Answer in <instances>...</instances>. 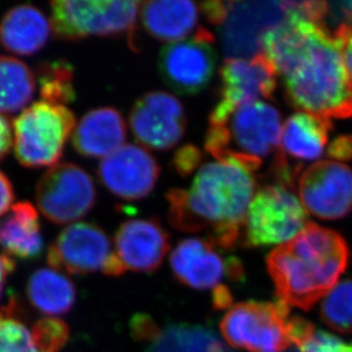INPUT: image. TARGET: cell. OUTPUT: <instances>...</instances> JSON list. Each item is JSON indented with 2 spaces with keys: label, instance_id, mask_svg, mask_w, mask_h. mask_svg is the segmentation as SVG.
Wrapping results in <instances>:
<instances>
[{
  "label": "cell",
  "instance_id": "6da1fadb",
  "mask_svg": "<svg viewBox=\"0 0 352 352\" xmlns=\"http://www.w3.org/2000/svg\"><path fill=\"white\" fill-rule=\"evenodd\" d=\"M263 54L283 78L292 107L329 120L352 117V81L325 24L293 13L265 34Z\"/></svg>",
  "mask_w": 352,
  "mask_h": 352
},
{
  "label": "cell",
  "instance_id": "7a4b0ae2",
  "mask_svg": "<svg viewBox=\"0 0 352 352\" xmlns=\"http://www.w3.org/2000/svg\"><path fill=\"white\" fill-rule=\"evenodd\" d=\"M256 193L253 173L244 166L225 161L206 163L190 188L166 193L170 225L184 233L206 232L220 250L233 249Z\"/></svg>",
  "mask_w": 352,
  "mask_h": 352
},
{
  "label": "cell",
  "instance_id": "3957f363",
  "mask_svg": "<svg viewBox=\"0 0 352 352\" xmlns=\"http://www.w3.org/2000/svg\"><path fill=\"white\" fill-rule=\"evenodd\" d=\"M349 246L339 233L310 223L267 256L276 296L289 306L311 309L346 272Z\"/></svg>",
  "mask_w": 352,
  "mask_h": 352
},
{
  "label": "cell",
  "instance_id": "277c9868",
  "mask_svg": "<svg viewBox=\"0 0 352 352\" xmlns=\"http://www.w3.org/2000/svg\"><path fill=\"white\" fill-rule=\"evenodd\" d=\"M282 133L278 110L268 103L246 104L223 122L209 126L204 147L217 161L233 162L254 173L277 151Z\"/></svg>",
  "mask_w": 352,
  "mask_h": 352
},
{
  "label": "cell",
  "instance_id": "5b68a950",
  "mask_svg": "<svg viewBox=\"0 0 352 352\" xmlns=\"http://www.w3.org/2000/svg\"><path fill=\"white\" fill-rule=\"evenodd\" d=\"M140 1L57 0L50 3V24L57 38L80 40L93 37H126L136 45Z\"/></svg>",
  "mask_w": 352,
  "mask_h": 352
},
{
  "label": "cell",
  "instance_id": "8992f818",
  "mask_svg": "<svg viewBox=\"0 0 352 352\" xmlns=\"http://www.w3.org/2000/svg\"><path fill=\"white\" fill-rule=\"evenodd\" d=\"M77 126L74 112L64 105L39 100L14 121V153L27 168L56 166Z\"/></svg>",
  "mask_w": 352,
  "mask_h": 352
},
{
  "label": "cell",
  "instance_id": "52a82bcc",
  "mask_svg": "<svg viewBox=\"0 0 352 352\" xmlns=\"http://www.w3.org/2000/svg\"><path fill=\"white\" fill-rule=\"evenodd\" d=\"M289 305L248 301L237 303L220 322L230 346L249 352H286L291 344Z\"/></svg>",
  "mask_w": 352,
  "mask_h": 352
},
{
  "label": "cell",
  "instance_id": "ba28073f",
  "mask_svg": "<svg viewBox=\"0 0 352 352\" xmlns=\"http://www.w3.org/2000/svg\"><path fill=\"white\" fill-rule=\"evenodd\" d=\"M47 263L71 275L102 273L118 277L126 272L110 236L93 223H74L62 230L50 244Z\"/></svg>",
  "mask_w": 352,
  "mask_h": 352
},
{
  "label": "cell",
  "instance_id": "9c48e42d",
  "mask_svg": "<svg viewBox=\"0 0 352 352\" xmlns=\"http://www.w3.org/2000/svg\"><path fill=\"white\" fill-rule=\"evenodd\" d=\"M307 225V211L289 187L282 184L263 187L256 192L246 214L245 245H283Z\"/></svg>",
  "mask_w": 352,
  "mask_h": 352
},
{
  "label": "cell",
  "instance_id": "30bf717a",
  "mask_svg": "<svg viewBox=\"0 0 352 352\" xmlns=\"http://www.w3.org/2000/svg\"><path fill=\"white\" fill-rule=\"evenodd\" d=\"M96 199L93 177L74 163L50 166L36 187L38 209L56 225L74 223L87 216Z\"/></svg>",
  "mask_w": 352,
  "mask_h": 352
},
{
  "label": "cell",
  "instance_id": "8fae6325",
  "mask_svg": "<svg viewBox=\"0 0 352 352\" xmlns=\"http://www.w3.org/2000/svg\"><path fill=\"white\" fill-rule=\"evenodd\" d=\"M291 16V1H227L220 39L230 58L263 54L265 34Z\"/></svg>",
  "mask_w": 352,
  "mask_h": 352
},
{
  "label": "cell",
  "instance_id": "7c38bea8",
  "mask_svg": "<svg viewBox=\"0 0 352 352\" xmlns=\"http://www.w3.org/2000/svg\"><path fill=\"white\" fill-rule=\"evenodd\" d=\"M216 67L214 37L204 28L188 39L168 43L157 60L163 82L184 96H193L206 89Z\"/></svg>",
  "mask_w": 352,
  "mask_h": 352
},
{
  "label": "cell",
  "instance_id": "4fadbf2b",
  "mask_svg": "<svg viewBox=\"0 0 352 352\" xmlns=\"http://www.w3.org/2000/svg\"><path fill=\"white\" fill-rule=\"evenodd\" d=\"M219 102L210 114L209 126L223 122L246 104L270 98L277 87V72L263 54L252 58H228L221 70Z\"/></svg>",
  "mask_w": 352,
  "mask_h": 352
},
{
  "label": "cell",
  "instance_id": "5bb4252c",
  "mask_svg": "<svg viewBox=\"0 0 352 352\" xmlns=\"http://www.w3.org/2000/svg\"><path fill=\"white\" fill-rule=\"evenodd\" d=\"M219 248L208 239L180 241L170 256L173 277L194 289L216 291L223 280L242 282L243 265L235 256H223Z\"/></svg>",
  "mask_w": 352,
  "mask_h": 352
},
{
  "label": "cell",
  "instance_id": "9a60e30c",
  "mask_svg": "<svg viewBox=\"0 0 352 352\" xmlns=\"http://www.w3.org/2000/svg\"><path fill=\"white\" fill-rule=\"evenodd\" d=\"M129 126L144 148L169 151L183 140L186 131L185 107L173 94L151 91L133 104Z\"/></svg>",
  "mask_w": 352,
  "mask_h": 352
},
{
  "label": "cell",
  "instance_id": "2e32d148",
  "mask_svg": "<svg viewBox=\"0 0 352 352\" xmlns=\"http://www.w3.org/2000/svg\"><path fill=\"white\" fill-rule=\"evenodd\" d=\"M298 186L303 208L319 219H341L352 210V169L342 162L314 163Z\"/></svg>",
  "mask_w": 352,
  "mask_h": 352
},
{
  "label": "cell",
  "instance_id": "e0dca14e",
  "mask_svg": "<svg viewBox=\"0 0 352 352\" xmlns=\"http://www.w3.org/2000/svg\"><path fill=\"white\" fill-rule=\"evenodd\" d=\"M161 166L152 154L135 144L123 145L102 160L97 168L100 183L123 201H140L153 192Z\"/></svg>",
  "mask_w": 352,
  "mask_h": 352
},
{
  "label": "cell",
  "instance_id": "ac0fdd59",
  "mask_svg": "<svg viewBox=\"0 0 352 352\" xmlns=\"http://www.w3.org/2000/svg\"><path fill=\"white\" fill-rule=\"evenodd\" d=\"M114 244L124 270L151 274L169 252L170 235L157 218H135L120 225Z\"/></svg>",
  "mask_w": 352,
  "mask_h": 352
},
{
  "label": "cell",
  "instance_id": "d6986e66",
  "mask_svg": "<svg viewBox=\"0 0 352 352\" xmlns=\"http://www.w3.org/2000/svg\"><path fill=\"white\" fill-rule=\"evenodd\" d=\"M126 124L120 111L112 107H97L87 112L78 123L72 144L80 155L105 159L124 145Z\"/></svg>",
  "mask_w": 352,
  "mask_h": 352
},
{
  "label": "cell",
  "instance_id": "ffe728a7",
  "mask_svg": "<svg viewBox=\"0 0 352 352\" xmlns=\"http://www.w3.org/2000/svg\"><path fill=\"white\" fill-rule=\"evenodd\" d=\"M199 3L188 0H154L140 5V21L151 37L173 43L195 34L199 28Z\"/></svg>",
  "mask_w": 352,
  "mask_h": 352
},
{
  "label": "cell",
  "instance_id": "44dd1931",
  "mask_svg": "<svg viewBox=\"0 0 352 352\" xmlns=\"http://www.w3.org/2000/svg\"><path fill=\"white\" fill-rule=\"evenodd\" d=\"M52 24L34 5L22 3L10 8L0 21V43L19 56H31L46 46Z\"/></svg>",
  "mask_w": 352,
  "mask_h": 352
},
{
  "label": "cell",
  "instance_id": "7402d4cb",
  "mask_svg": "<svg viewBox=\"0 0 352 352\" xmlns=\"http://www.w3.org/2000/svg\"><path fill=\"white\" fill-rule=\"evenodd\" d=\"M39 214L28 201L12 206L0 220V246L5 254L20 260H36L43 252Z\"/></svg>",
  "mask_w": 352,
  "mask_h": 352
},
{
  "label": "cell",
  "instance_id": "603a6c76",
  "mask_svg": "<svg viewBox=\"0 0 352 352\" xmlns=\"http://www.w3.org/2000/svg\"><path fill=\"white\" fill-rule=\"evenodd\" d=\"M331 120L307 112H298L286 120L280 133L279 153L298 161L322 157L329 143Z\"/></svg>",
  "mask_w": 352,
  "mask_h": 352
},
{
  "label": "cell",
  "instance_id": "cb8c5ba5",
  "mask_svg": "<svg viewBox=\"0 0 352 352\" xmlns=\"http://www.w3.org/2000/svg\"><path fill=\"white\" fill-rule=\"evenodd\" d=\"M27 294L31 305L46 315H64L76 303L77 289L74 282L55 270L41 268L28 280Z\"/></svg>",
  "mask_w": 352,
  "mask_h": 352
},
{
  "label": "cell",
  "instance_id": "d4e9b609",
  "mask_svg": "<svg viewBox=\"0 0 352 352\" xmlns=\"http://www.w3.org/2000/svg\"><path fill=\"white\" fill-rule=\"evenodd\" d=\"M145 352H232L202 326L173 324L159 329Z\"/></svg>",
  "mask_w": 352,
  "mask_h": 352
},
{
  "label": "cell",
  "instance_id": "484cf974",
  "mask_svg": "<svg viewBox=\"0 0 352 352\" xmlns=\"http://www.w3.org/2000/svg\"><path fill=\"white\" fill-rule=\"evenodd\" d=\"M34 91L36 78L30 67L15 57L0 56V114L23 110Z\"/></svg>",
  "mask_w": 352,
  "mask_h": 352
},
{
  "label": "cell",
  "instance_id": "4316f807",
  "mask_svg": "<svg viewBox=\"0 0 352 352\" xmlns=\"http://www.w3.org/2000/svg\"><path fill=\"white\" fill-rule=\"evenodd\" d=\"M36 79L39 83L40 96L48 103L64 105L76 100L74 71L72 64L65 60L40 63Z\"/></svg>",
  "mask_w": 352,
  "mask_h": 352
},
{
  "label": "cell",
  "instance_id": "83f0119b",
  "mask_svg": "<svg viewBox=\"0 0 352 352\" xmlns=\"http://www.w3.org/2000/svg\"><path fill=\"white\" fill-rule=\"evenodd\" d=\"M320 317L334 331L352 333V279L340 283L326 296Z\"/></svg>",
  "mask_w": 352,
  "mask_h": 352
},
{
  "label": "cell",
  "instance_id": "f1b7e54d",
  "mask_svg": "<svg viewBox=\"0 0 352 352\" xmlns=\"http://www.w3.org/2000/svg\"><path fill=\"white\" fill-rule=\"evenodd\" d=\"M10 303L0 311V352H39L30 329L13 315Z\"/></svg>",
  "mask_w": 352,
  "mask_h": 352
},
{
  "label": "cell",
  "instance_id": "f546056e",
  "mask_svg": "<svg viewBox=\"0 0 352 352\" xmlns=\"http://www.w3.org/2000/svg\"><path fill=\"white\" fill-rule=\"evenodd\" d=\"M39 352H60L67 344L70 329L58 318L39 319L31 329Z\"/></svg>",
  "mask_w": 352,
  "mask_h": 352
},
{
  "label": "cell",
  "instance_id": "4dcf8cb0",
  "mask_svg": "<svg viewBox=\"0 0 352 352\" xmlns=\"http://www.w3.org/2000/svg\"><path fill=\"white\" fill-rule=\"evenodd\" d=\"M299 349L300 352H352V342H346L331 333L315 331Z\"/></svg>",
  "mask_w": 352,
  "mask_h": 352
},
{
  "label": "cell",
  "instance_id": "1f68e13d",
  "mask_svg": "<svg viewBox=\"0 0 352 352\" xmlns=\"http://www.w3.org/2000/svg\"><path fill=\"white\" fill-rule=\"evenodd\" d=\"M202 157V153L197 147L194 145H185L180 147L173 155V169L176 170L180 176H190L201 164Z\"/></svg>",
  "mask_w": 352,
  "mask_h": 352
},
{
  "label": "cell",
  "instance_id": "d6a6232c",
  "mask_svg": "<svg viewBox=\"0 0 352 352\" xmlns=\"http://www.w3.org/2000/svg\"><path fill=\"white\" fill-rule=\"evenodd\" d=\"M334 37L339 43L346 70L352 81V22L341 24L336 29Z\"/></svg>",
  "mask_w": 352,
  "mask_h": 352
},
{
  "label": "cell",
  "instance_id": "836d02e7",
  "mask_svg": "<svg viewBox=\"0 0 352 352\" xmlns=\"http://www.w3.org/2000/svg\"><path fill=\"white\" fill-rule=\"evenodd\" d=\"M327 154L331 159L340 161H351L352 160V136L343 135L336 137L332 143L329 144Z\"/></svg>",
  "mask_w": 352,
  "mask_h": 352
},
{
  "label": "cell",
  "instance_id": "e575fe53",
  "mask_svg": "<svg viewBox=\"0 0 352 352\" xmlns=\"http://www.w3.org/2000/svg\"><path fill=\"white\" fill-rule=\"evenodd\" d=\"M15 194L13 185L8 179V177L3 171H0V218L12 209Z\"/></svg>",
  "mask_w": 352,
  "mask_h": 352
},
{
  "label": "cell",
  "instance_id": "d590c367",
  "mask_svg": "<svg viewBox=\"0 0 352 352\" xmlns=\"http://www.w3.org/2000/svg\"><path fill=\"white\" fill-rule=\"evenodd\" d=\"M13 130L10 123L3 114H0V160L6 157L13 146Z\"/></svg>",
  "mask_w": 352,
  "mask_h": 352
},
{
  "label": "cell",
  "instance_id": "8d00e7d4",
  "mask_svg": "<svg viewBox=\"0 0 352 352\" xmlns=\"http://www.w3.org/2000/svg\"><path fill=\"white\" fill-rule=\"evenodd\" d=\"M15 270V261L5 253H0V299L3 296V286L6 284L7 278Z\"/></svg>",
  "mask_w": 352,
  "mask_h": 352
},
{
  "label": "cell",
  "instance_id": "74e56055",
  "mask_svg": "<svg viewBox=\"0 0 352 352\" xmlns=\"http://www.w3.org/2000/svg\"><path fill=\"white\" fill-rule=\"evenodd\" d=\"M286 352H296V349H291V350H287V351Z\"/></svg>",
  "mask_w": 352,
  "mask_h": 352
}]
</instances>
